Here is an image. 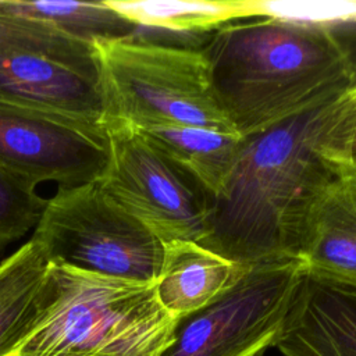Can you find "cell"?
<instances>
[{
  "instance_id": "cell-1",
  "label": "cell",
  "mask_w": 356,
  "mask_h": 356,
  "mask_svg": "<svg viewBox=\"0 0 356 356\" xmlns=\"http://www.w3.org/2000/svg\"><path fill=\"white\" fill-rule=\"evenodd\" d=\"M332 103L243 139L204 246L248 266L299 257L309 211L339 172L323 149Z\"/></svg>"
},
{
  "instance_id": "cell-2",
  "label": "cell",
  "mask_w": 356,
  "mask_h": 356,
  "mask_svg": "<svg viewBox=\"0 0 356 356\" xmlns=\"http://www.w3.org/2000/svg\"><path fill=\"white\" fill-rule=\"evenodd\" d=\"M202 50L218 103L242 138L324 107L355 85L324 24L271 17L229 22Z\"/></svg>"
},
{
  "instance_id": "cell-3",
  "label": "cell",
  "mask_w": 356,
  "mask_h": 356,
  "mask_svg": "<svg viewBox=\"0 0 356 356\" xmlns=\"http://www.w3.org/2000/svg\"><path fill=\"white\" fill-rule=\"evenodd\" d=\"M177 323L153 284L50 264L42 313L8 356H160Z\"/></svg>"
},
{
  "instance_id": "cell-4",
  "label": "cell",
  "mask_w": 356,
  "mask_h": 356,
  "mask_svg": "<svg viewBox=\"0 0 356 356\" xmlns=\"http://www.w3.org/2000/svg\"><path fill=\"white\" fill-rule=\"evenodd\" d=\"M96 49L108 122L236 134L218 103L202 49L161 43L138 31L131 38L97 43Z\"/></svg>"
},
{
  "instance_id": "cell-5",
  "label": "cell",
  "mask_w": 356,
  "mask_h": 356,
  "mask_svg": "<svg viewBox=\"0 0 356 356\" xmlns=\"http://www.w3.org/2000/svg\"><path fill=\"white\" fill-rule=\"evenodd\" d=\"M32 238L51 266L156 285L164 243L113 202L97 181L58 188Z\"/></svg>"
},
{
  "instance_id": "cell-6",
  "label": "cell",
  "mask_w": 356,
  "mask_h": 356,
  "mask_svg": "<svg viewBox=\"0 0 356 356\" xmlns=\"http://www.w3.org/2000/svg\"><path fill=\"white\" fill-rule=\"evenodd\" d=\"M107 128L110 163L97 181L102 191L163 243L203 245L214 197L140 129L122 121H110Z\"/></svg>"
},
{
  "instance_id": "cell-7",
  "label": "cell",
  "mask_w": 356,
  "mask_h": 356,
  "mask_svg": "<svg viewBox=\"0 0 356 356\" xmlns=\"http://www.w3.org/2000/svg\"><path fill=\"white\" fill-rule=\"evenodd\" d=\"M305 278L300 257L252 264L213 303L178 320L160 356H263L277 346Z\"/></svg>"
},
{
  "instance_id": "cell-8",
  "label": "cell",
  "mask_w": 356,
  "mask_h": 356,
  "mask_svg": "<svg viewBox=\"0 0 356 356\" xmlns=\"http://www.w3.org/2000/svg\"><path fill=\"white\" fill-rule=\"evenodd\" d=\"M110 163L104 124L0 100V167L38 186L99 181Z\"/></svg>"
},
{
  "instance_id": "cell-9",
  "label": "cell",
  "mask_w": 356,
  "mask_h": 356,
  "mask_svg": "<svg viewBox=\"0 0 356 356\" xmlns=\"http://www.w3.org/2000/svg\"><path fill=\"white\" fill-rule=\"evenodd\" d=\"M0 100L108 122L100 76L38 53H0Z\"/></svg>"
},
{
  "instance_id": "cell-10",
  "label": "cell",
  "mask_w": 356,
  "mask_h": 356,
  "mask_svg": "<svg viewBox=\"0 0 356 356\" xmlns=\"http://www.w3.org/2000/svg\"><path fill=\"white\" fill-rule=\"evenodd\" d=\"M299 257L307 278L356 292V171L339 170L316 197Z\"/></svg>"
},
{
  "instance_id": "cell-11",
  "label": "cell",
  "mask_w": 356,
  "mask_h": 356,
  "mask_svg": "<svg viewBox=\"0 0 356 356\" xmlns=\"http://www.w3.org/2000/svg\"><path fill=\"white\" fill-rule=\"evenodd\" d=\"M275 348L282 356H356V292L306 275Z\"/></svg>"
},
{
  "instance_id": "cell-12",
  "label": "cell",
  "mask_w": 356,
  "mask_h": 356,
  "mask_svg": "<svg viewBox=\"0 0 356 356\" xmlns=\"http://www.w3.org/2000/svg\"><path fill=\"white\" fill-rule=\"evenodd\" d=\"M249 268L202 243L171 241L164 243L156 295L165 312L178 321L213 303Z\"/></svg>"
},
{
  "instance_id": "cell-13",
  "label": "cell",
  "mask_w": 356,
  "mask_h": 356,
  "mask_svg": "<svg viewBox=\"0 0 356 356\" xmlns=\"http://www.w3.org/2000/svg\"><path fill=\"white\" fill-rule=\"evenodd\" d=\"M50 263L31 238L0 263V356L32 331L46 299Z\"/></svg>"
},
{
  "instance_id": "cell-14",
  "label": "cell",
  "mask_w": 356,
  "mask_h": 356,
  "mask_svg": "<svg viewBox=\"0 0 356 356\" xmlns=\"http://www.w3.org/2000/svg\"><path fill=\"white\" fill-rule=\"evenodd\" d=\"M140 131L213 197L222 191L245 139L236 134L184 125L149 127Z\"/></svg>"
},
{
  "instance_id": "cell-15",
  "label": "cell",
  "mask_w": 356,
  "mask_h": 356,
  "mask_svg": "<svg viewBox=\"0 0 356 356\" xmlns=\"http://www.w3.org/2000/svg\"><path fill=\"white\" fill-rule=\"evenodd\" d=\"M0 14L50 25L78 40L97 44L131 38L138 26L107 1L0 0Z\"/></svg>"
},
{
  "instance_id": "cell-16",
  "label": "cell",
  "mask_w": 356,
  "mask_h": 356,
  "mask_svg": "<svg viewBox=\"0 0 356 356\" xmlns=\"http://www.w3.org/2000/svg\"><path fill=\"white\" fill-rule=\"evenodd\" d=\"M107 3L139 28L170 33H207L234 19L252 18L248 0H107Z\"/></svg>"
},
{
  "instance_id": "cell-17",
  "label": "cell",
  "mask_w": 356,
  "mask_h": 356,
  "mask_svg": "<svg viewBox=\"0 0 356 356\" xmlns=\"http://www.w3.org/2000/svg\"><path fill=\"white\" fill-rule=\"evenodd\" d=\"M31 51L47 56L79 71L100 76L95 44L71 38L32 19L0 14V53Z\"/></svg>"
},
{
  "instance_id": "cell-18",
  "label": "cell",
  "mask_w": 356,
  "mask_h": 356,
  "mask_svg": "<svg viewBox=\"0 0 356 356\" xmlns=\"http://www.w3.org/2000/svg\"><path fill=\"white\" fill-rule=\"evenodd\" d=\"M46 203L36 186L0 167V254L36 227Z\"/></svg>"
},
{
  "instance_id": "cell-19",
  "label": "cell",
  "mask_w": 356,
  "mask_h": 356,
  "mask_svg": "<svg viewBox=\"0 0 356 356\" xmlns=\"http://www.w3.org/2000/svg\"><path fill=\"white\" fill-rule=\"evenodd\" d=\"M323 149L339 170L356 171V83L332 103Z\"/></svg>"
},
{
  "instance_id": "cell-20",
  "label": "cell",
  "mask_w": 356,
  "mask_h": 356,
  "mask_svg": "<svg viewBox=\"0 0 356 356\" xmlns=\"http://www.w3.org/2000/svg\"><path fill=\"white\" fill-rule=\"evenodd\" d=\"M324 25L328 28L331 36L342 51L356 83V18L335 21Z\"/></svg>"
}]
</instances>
